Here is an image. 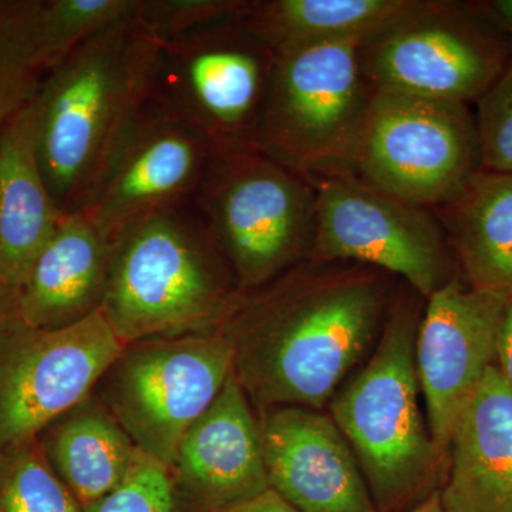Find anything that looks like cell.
I'll list each match as a JSON object with an SVG mask.
<instances>
[{"mask_svg": "<svg viewBox=\"0 0 512 512\" xmlns=\"http://www.w3.org/2000/svg\"><path fill=\"white\" fill-rule=\"evenodd\" d=\"M488 8L507 33L512 45V0H497V2L488 3Z\"/></svg>", "mask_w": 512, "mask_h": 512, "instance_id": "obj_32", "label": "cell"}, {"mask_svg": "<svg viewBox=\"0 0 512 512\" xmlns=\"http://www.w3.org/2000/svg\"><path fill=\"white\" fill-rule=\"evenodd\" d=\"M0 512H82L37 439L0 450Z\"/></svg>", "mask_w": 512, "mask_h": 512, "instance_id": "obj_25", "label": "cell"}, {"mask_svg": "<svg viewBox=\"0 0 512 512\" xmlns=\"http://www.w3.org/2000/svg\"><path fill=\"white\" fill-rule=\"evenodd\" d=\"M36 153L32 97L0 134V281L19 291L64 217Z\"/></svg>", "mask_w": 512, "mask_h": 512, "instance_id": "obj_19", "label": "cell"}, {"mask_svg": "<svg viewBox=\"0 0 512 512\" xmlns=\"http://www.w3.org/2000/svg\"><path fill=\"white\" fill-rule=\"evenodd\" d=\"M495 366L512 390V296L505 305L500 330H498Z\"/></svg>", "mask_w": 512, "mask_h": 512, "instance_id": "obj_29", "label": "cell"}, {"mask_svg": "<svg viewBox=\"0 0 512 512\" xmlns=\"http://www.w3.org/2000/svg\"><path fill=\"white\" fill-rule=\"evenodd\" d=\"M18 318V292L0 281V333Z\"/></svg>", "mask_w": 512, "mask_h": 512, "instance_id": "obj_31", "label": "cell"}, {"mask_svg": "<svg viewBox=\"0 0 512 512\" xmlns=\"http://www.w3.org/2000/svg\"><path fill=\"white\" fill-rule=\"evenodd\" d=\"M413 512H444L443 507H441L439 493L431 495L429 500L424 501V503Z\"/></svg>", "mask_w": 512, "mask_h": 512, "instance_id": "obj_33", "label": "cell"}, {"mask_svg": "<svg viewBox=\"0 0 512 512\" xmlns=\"http://www.w3.org/2000/svg\"><path fill=\"white\" fill-rule=\"evenodd\" d=\"M387 308L383 272L303 259L244 293L224 332L234 373L259 407L319 409L369 348Z\"/></svg>", "mask_w": 512, "mask_h": 512, "instance_id": "obj_1", "label": "cell"}, {"mask_svg": "<svg viewBox=\"0 0 512 512\" xmlns=\"http://www.w3.org/2000/svg\"><path fill=\"white\" fill-rule=\"evenodd\" d=\"M471 288L512 296V174L477 171L433 210Z\"/></svg>", "mask_w": 512, "mask_h": 512, "instance_id": "obj_20", "label": "cell"}, {"mask_svg": "<svg viewBox=\"0 0 512 512\" xmlns=\"http://www.w3.org/2000/svg\"><path fill=\"white\" fill-rule=\"evenodd\" d=\"M82 512H177L167 468L140 453L126 480Z\"/></svg>", "mask_w": 512, "mask_h": 512, "instance_id": "obj_28", "label": "cell"}, {"mask_svg": "<svg viewBox=\"0 0 512 512\" xmlns=\"http://www.w3.org/2000/svg\"><path fill=\"white\" fill-rule=\"evenodd\" d=\"M140 3L141 0H42L37 42L43 72L110 26L136 16Z\"/></svg>", "mask_w": 512, "mask_h": 512, "instance_id": "obj_24", "label": "cell"}, {"mask_svg": "<svg viewBox=\"0 0 512 512\" xmlns=\"http://www.w3.org/2000/svg\"><path fill=\"white\" fill-rule=\"evenodd\" d=\"M315 204L311 181L251 144L212 148L192 201L241 293L308 259Z\"/></svg>", "mask_w": 512, "mask_h": 512, "instance_id": "obj_5", "label": "cell"}, {"mask_svg": "<svg viewBox=\"0 0 512 512\" xmlns=\"http://www.w3.org/2000/svg\"><path fill=\"white\" fill-rule=\"evenodd\" d=\"M154 42L136 16L47 70L32 96L36 153L63 214L82 212L150 97Z\"/></svg>", "mask_w": 512, "mask_h": 512, "instance_id": "obj_2", "label": "cell"}, {"mask_svg": "<svg viewBox=\"0 0 512 512\" xmlns=\"http://www.w3.org/2000/svg\"><path fill=\"white\" fill-rule=\"evenodd\" d=\"M40 6L42 0H0V134L45 74L37 42Z\"/></svg>", "mask_w": 512, "mask_h": 512, "instance_id": "obj_23", "label": "cell"}, {"mask_svg": "<svg viewBox=\"0 0 512 512\" xmlns=\"http://www.w3.org/2000/svg\"><path fill=\"white\" fill-rule=\"evenodd\" d=\"M269 487L299 512H379L335 421L306 407L266 409L258 420Z\"/></svg>", "mask_w": 512, "mask_h": 512, "instance_id": "obj_15", "label": "cell"}, {"mask_svg": "<svg viewBox=\"0 0 512 512\" xmlns=\"http://www.w3.org/2000/svg\"><path fill=\"white\" fill-rule=\"evenodd\" d=\"M167 471L175 501L195 512H229L271 488L258 420L235 373L184 434Z\"/></svg>", "mask_w": 512, "mask_h": 512, "instance_id": "obj_16", "label": "cell"}, {"mask_svg": "<svg viewBox=\"0 0 512 512\" xmlns=\"http://www.w3.org/2000/svg\"><path fill=\"white\" fill-rule=\"evenodd\" d=\"M249 0H141L136 20L154 42H165L241 18Z\"/></svg>", "mask_w": 512, "mask_h": 512, "instance_id": "obj_26", "label": "cell"}, {"mask_svg": "<svg viewBox=\"0 0 512 512\" xmlns=\"http://www.w3.org/2000/svg\"><path fill=\"white\" fill-rule=\"evenodd\" d=\"M447 454L444 512H512V390L497 366L458 414Z\"/></svg>", "mask_w": 512, "mask_h": 512, "instance_id": "obj_17", "label": "cell"}, {"mask_svg": "<svg viewBox=\"0 0 512 512\" xmlns=\"http://www.w3.org/2000/svg\"><path fill=\"white\" fill-rule=\"evenodd\" d=\"M476 106L481 170L512 174V56Z\"/></svg>", "mask_w": 512, "mask_h": 512, "instance_id": "obj_27", "label": "cell"}, {"mask_svg": "<svg viewBox=\"0 0 512 512\" xmlns=\"http://www.w3.org/2000/svg\"><path fill=\"white\" fill-rule=\"evenodd\" d=\"M480 170L476 120L467 104L373 90L348 174L436 210Z\"/></svg>", "mask_w": 512, "mask_h": 512, "instance_id": "obj_7", "label": "cell"}, {"mask_svg": "<svg viewBox=\"0 0 512 512\" xmlns=\"http://www.w3.org/2000/svg\"><path fill=\"white\" fill-rule=\"evenodd\" d=\"M229 512H299L293 508L291 504L286 503L281 495L276 494L274 490L269 488L266 493L259 495L255 500L234 508Z\"/></svg>", "mask_w": 512, "mask_h": 512, "instance_id": "obj_30", "label": "cell"}, {"mask_svg": "<svg viewBox=\"0 0 512 512\" xmlns=\"http://www.w3.org/2000/svg\"><path fill=\"white\" fill-rule=\"evenodd\" d=\"M37 441L82 507L116 490L141 453L109 409L90 397L50 424Z\"/></svg>", "mask_w": 512, "mask_h": 512, "instance_id": "obj_21", "label": "cell"}, {"mask_svg": "<svg viewBox=\"0 0 512 512\" xmlns=\"http://www.w3.org/2000/svg\"><path fill=\"white\" fill-rule=\"evenodd\" d=\"M507 33L490 8L419 0L363 45L373 90L470 104L512 56Z\"/></svg>", "mask_w": 512, "mask_h": 512, "instance_id": "obj_8", "label": "cell"}, {"mask_svg": "<svg viewBox=\"0 0 512 512\" xmlns=\"http://www.w3.org/2000/svg\"><path fill=\"white\" fill-rule=\"evenodd\" d=\"M508 299L466 286L457 276L427 298L414 355L431 439L443 458L458 414L495 365Z\"/></svg>", "mask_w": 512, "mask_h": 512, "instance_id": "obj_14", "label": "cell"}, {"mask_svg": "<svg viewBox=\"0 0 512 512\" xmlns=\"http://www.w3.org/2000/svg\"><path fill=\"white\" fill-rule=\"evenodd\" d=\"M416 291L394 301L365 369L332 402V420L355 454L377 511L410 503L443 461L419 406Z\"/></svg>", "mask_w": 512, "mask_h": 512, "instance_id": "obj_4", "label": "cell"}, {"mask_svg": "<svg viewBox=\"0 0 512 512\" xmlns=\"http://www.w3.org/2000/svg\"><path fill=\"white\" fill-rule=\"evenodd\" d=\"M211 154L197 127L148 97L82 212L114 244L151 215L192 204Z\"/></svg>", "mask_w": 512, "mask_h": 512, "instance_id": "obj_13", "label": "cell"}, {"mask_svg": "<svg viewBox=\"0 0 512 512\" xmlns=\"http://www.w3.org/2000/svg\"><path fill=\"white\" fill-rule=\"evenodd\" d=\"M126 348L101 308L57 329L13 319L0 333V450L37 439L89 399Z\"/></svg>", "mask_w": 512, "mask_h": 512, "instance_id": "obj_12", "label": "cell"}, {"mask_svg": "<svg viewBox=\"0 0 512 512\" xmlns=\"http://www.w3.org/2000/svg\"><path fill=\"white\" fill-rule=\"evenodd\" d=\"M114 244L84 212L66 214L18 291V318L57 329L97 311L106 296Z\"/></svg>", "mask_w": 512, "mask_h": 512, "instance_id": "obj_18", "label": "cell"}, {"mask_svg": "<svg viewBox=\"0 0 512 512\" xmlns=\"http://www.w3.org/2000/svg\"><path fill=\"white\" fill-rule=\"evenodd\" d=\"M309 181L316 192L309 259L389 272L426 299L456 276L453 249L433 210L350 174Z\"/></svg>", "mask_w": 512, "mask_h": 512, "instance_id": "obj_11", "label": "cell"}, {"mask_svg": "<svg viewBox=\"0 0 512 512\" xmlns=\"http://www.w3.org/2000/svg\"><path fill=\"white\" fill-rule=\"evenodd\" d=\"M234 373L224 329L128 345L103 376V403L138 450L170 467L184 434Z\"/></svg>", "mask_w": 512, "mask_h": 512, "instance_id": "obj_9", "label": "cell"}, {"mask_svg": "<svg viewBox=\"0 0 512 512\" xmlns=\"http://www.w3.org/2000/svg\"><path fill=\"white\" fill-rule=\"evenodd\" d=\"M419 0H249L239 22L276 56L303 47L369 40Z\"/></svg>", "mask_w": 512, "mask_h": 512, "instance_id": "obj_22", "label": "cell"}, {"mask_svg": "<svg viewBox=\"0 0 512 512\" xmlns=\"http://www.w3.org/2000/svg\"><path fill=\"white\" fill-rule=\"evenodd\" d=\"M242 296L190 204L151 215L114 242L101 309L128 346L220 330Z\"/></svg>", "mask_w": 512, "mask_h": 512, "instance_id": "obj_3", "label": "cell"}, {"mask_svg": "<svg viewBox=\"0 0 512 512\" xmlns=\"http://www.w3.org/2000/svg\"><path fill=\"white\" fill-rule=\"evenodd\" d=\"M366 40H342L276 56L251 146L306 180L348 174L373 89Z\"/></svg>", "mask_w": 512, "mask_h": 512, "instance_id": "obj_6", "label": "cell"}, {"mask_svg": "<svg viewBox=\"0 0 512 512\" xmlns=\"http://www.w3.org/2000/svg\"><path fill=\"white\" fill-rule=\"evenodd\" d=\"M275 63L239 18L229 20L154 42L150 97L197 127L212 148L251 144Z\"/></svg>", "mask_w": 512, "mask_h": 512, "instance_id": "obj_10", "label": "cell"}]
</instances>
